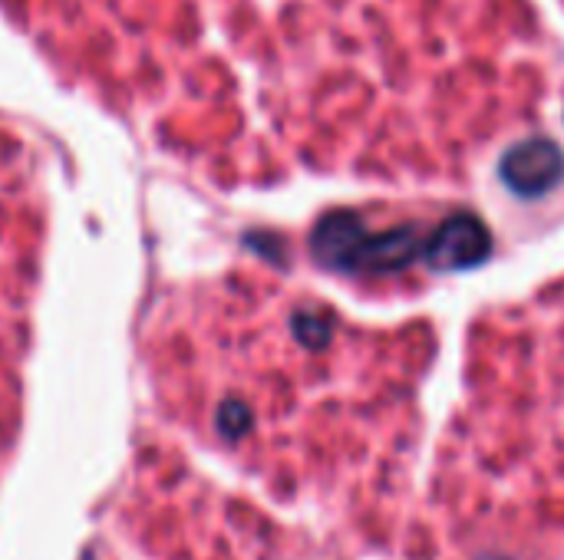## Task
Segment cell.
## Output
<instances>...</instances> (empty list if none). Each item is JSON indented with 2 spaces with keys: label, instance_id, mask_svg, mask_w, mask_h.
<instances>
[{
  "label": "cell",
  "instance_id": "cell-1",
  "mask_svg": "<svg viewBox=\"0 0 564 560\" xmlns=\"http://www.w3.org/2000/svg\"><path fill=\"white\" fill-rule=\"evenodd\" d=\"M33 274L36 254H30L26 248H0V469L10 455L17 432Z\"/></svg>",
  "mask_w": 564,
  "mask_h": 560
},
{
  "label": "cell",
  "instance_id": "cell-2",
  "mask_svg": "<svg viewBox=\"0 0 564 560\" xmlns=\"http://www.w3.org/2000/svg\"><path fill=\"white\" fill-rule=\"evenodd\" d=\"M426 238L413 224L370 231L354 211H334L311 234L314 257L340 271H400L426 254Z\"/></svg>",
  "mask_w": 564,
  "mask_h": 560
},
{
  "label": "cell",
  "instance_id": "cell-3",
  "mask_svg": "<svg viewBox=\"0 0 564 560\" xmlns=\"http://www.w3.org/2000/svg\"><path fill=\"white\" fill-rule=\"evenodd\" d=\"M499 175L516 195L539 198V195L552 191L564 178L562 145L555 139H545V135L522 139L502 155Z\"/></svg>",
  "mask_w": 564,
  "mask_h": 560
},
{
  "label": "cell",
  "instance_id": "cell-4",
  "mask_svg": "<svg viewBox=\"0 0 564 560\" xmlns=\"http://www.w3.org/2000/svg\"><path fill=\"white\" fill-rule=\"evenodd\" d=\"M489 254V231L476 215H453L426 238L423 261L436 271L476 267Z\"/></svg>",
  "mask_w": 564,
  "mask_h": 560
}]
</instances>
